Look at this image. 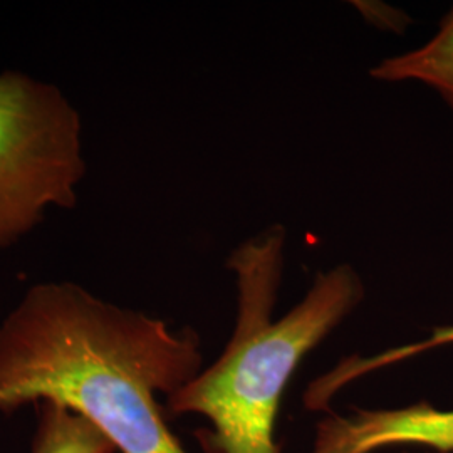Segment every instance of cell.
I'll return each mask as SVG.
<instances>
[{
    "label": "cell",
    "mask_w": 453,
    "mask_h": 453,
    "mask_svg": "<svg viewBox=\"0 0 453 453\" xmlns=\"http://www.w3.org/2000/svg\"><path fill=\"white\" fill-rule=\"evenodd\" d=\"M194 329L104 303L63 282L29 289L0 326V411L54 402L119 453H187L165 421L170 396L202 372Z\"/></svg>",
    "instance_id": "obj_1"
},
{
    "label": "cell",
    "mask_w": 453,
    "mask_h": 453,
    "mask_svg": "<svg viewBox=\"0 0 453 453\" xmlns=\"http://www.w3.org/2000/svg\"><path fill=\"white\" fill-rule=\"evenodd\" d=\"M286 235L271 230L228 260L239 282V314L224 353L166 396L170 417L200 415L211 430L200 440L211 453H282L275 418L301 361L340 326L365 297L357 271L342 264L314 279L304 299L274 319Z\"/></svg>",
    "instance_id": "obj_2"
},
{
    "label": "cell",
    "mask_w": 453,
    "mask_h": 453,
    "mask_svg": "<svg viewBox=\"0 0 453 453\" xmlns=\"http://www.w3.org/2000/svg\"><path fill=\"white\" fill-rule=\"evenodd\" d=\"M86 172L81 116L52 84L0 74V249L50 205L73 209Z\"/></svg>",
    "instance_id": "obj_3"
},
{
    "label": "cell",
    "mask_w": 453,
    "mask_h": 453,
    "mask_svg": "<svg viewBox=\"0 0 453 453\" xmlns=\"http://www.w3.org/2000/svg\"><path fill=\"white\" fill-rule=\"evenodd\" d=\"M398 445L453 453V410H438L423 402L403 408L327 411L318 421L306 453H374Z\"/></svg>",
    "instance_id": "obj_4"
},
{
    "label": "cell",
    "mask_w": 453,
    "mask_h": 453,
    "mask_svg": "<svg viewBox=\"0 0 453 453\" xmlns=\"http://www.w3.org/2000/svg\"><path fill=\"white\" fill-rule=\"evenodd\" d=\"M450 344H453V326H443L434 329V333L426 340L418 342L396 346L372 357H361L355 355L344 357L333 370L324 372L309 383L304 391V405L311 411H329L331 402L341 389L346 388L359 378Z\"/></svg>",
    "instance_id": "obj_5"
},
{
    "label": "cell",
    "mask_w": 453,
    "mask_h": 453,
    "mask_svg": "<svg viewBox=\"0 0 453 453\" xmlns=\"http://www.w3.org/2000/svg\"><path fill=\"white\" fill-rule=\"evenodd\" d=\"M372 76L378 81L423 82L453 108V7L426 44L381 61Z\"/></svg>",
    "instance_id": "obj_6"
},
{
    "label": "cell",
    "mask_w": 453,
    "mask_h": 453,
    "mask_svg": "<svg viewBox=\"0 0 453 453\" xmlns=\"http://www.w3.org/2000/svg\"><path fill=\"white\" fill-rule=\"evenodd\" d=\"M35 408L33 453H116L113 443L91 421L54 402Z\"/></svg>",
    "instance_id": "obj_7"
}]
</instances>
